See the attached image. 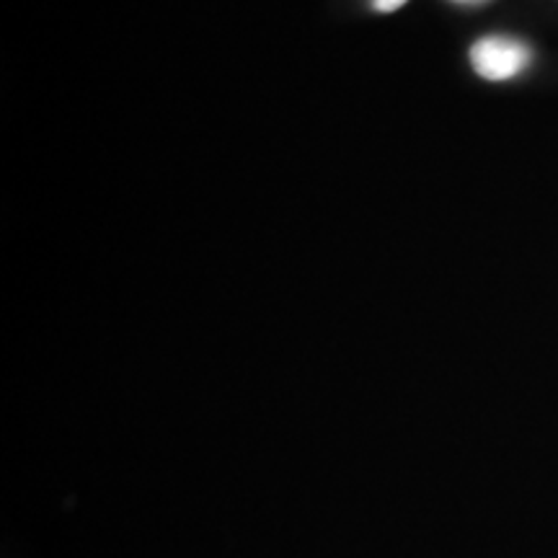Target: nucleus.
<instances>
[{"label": "nucleus", "instance_id": "obj_1", "mask_svg": "<svg viewBox=\"0 0 558 558\" xmlns=\"http://www.w3.org/2000/svg\"><path fill=\"white\" fill-rule=\"evenodd\" d=\"M533 52L512 37H484L471 47V65L486 81H509L530 65Z\"/></svg>", "mask_w": 558, "mask_h": 558}, {"label": "nucleus", "instance_id": "obj_2", "mask_svg": "<svg viewBox=\"0 0 558 558\" xmlns=\"http://www.w3.org/2000/svg\"><path fill=\"white\" fill-rule=\"evenodd\" d=\"M403 3H409V0H373L375 11H380V13H393V11H399Z\"/></svg>", "mask_w": 558, "mask_h": 558}, {"label": "nucleus", "instance_id": "obj_3", "mask_svg": "<svg viewBox=\"0 0 558 558\" xmlns=\"http://www.w3.org/2000/svg\"><path fill=\"white\" fill-rule=\"evenodd\" d=\"M458 3H486V0H458Z\"/></svg>", "mask_w": 558, "mask_h": 558}]
</instances>
